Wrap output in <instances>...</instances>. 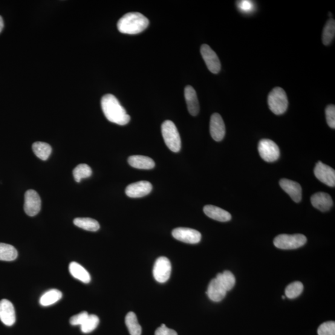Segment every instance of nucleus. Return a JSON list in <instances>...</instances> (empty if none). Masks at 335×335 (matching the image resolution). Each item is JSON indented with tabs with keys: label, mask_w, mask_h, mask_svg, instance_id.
Returning a JSON list of instances; mask_svg holds the SVG:
<instances>
[{
	"label": "nucleus",
	"mask_w": 335,
	"mask_h": 335,
	"mask_svg": "<svg viewBox=\"0 0 335 335\" xmlns=\"http://www.w3.org/2000/svg\"><path fill=\"white\" fill-rule=\"evenodd\" d=\"M102 108L106 119L118 125L124 126L129 123L131 117L121 106L114 95L108 94L102 99Z\"/></svg>",
	"instance_id": "1"
},
{
	"label": "nucleus",
	"mask_w": 335,
	"mask_h": 335,
	"mask_svg": "<svg viewBox=\"0 0 335 335\" xmlns=\"http://www.w3.org/2000/svg\"><path fill=\"white\" fill-rule=\"evenodd\" d=\"M149 25V19L142 14L131 12L123 16L118 21L117 26L121 33L137 34L145 30Z\"/></svg>",
	"instance_id": "2"
},
{
	"label": "nucleus",
	"mask_w": 335,
	"mask_h": 335,
	"mask_svg": "<svg viewBox=\"0 0 335 335\" xmlns=\"http://www.w3.org/2000/svg\"><path fill=\"white\" fill-rule=\"evenodd\" d=\"M161 133L167 148L178 152L181 148V140L177 127L171 121H165L161 126Z\"/></svg>",
	"instance_id": "3"
},
{
	"label": "nucleus",
	"mask_w": 335,
	"mask_h": 335,
	"mask_svg": "<svg viewBox=\"0 0 335 335\" xmlns=\"http://www.w3.org/2000/svg\"><path fill=\"white\" fill-rule=\"evenodd\" d=\"M268 104L274 114H284L287 111L289 105L287 94L284 89L280 87L274 88L268 95Z\"/></svg>",
	"instance_id": "4"
},
{
	"label": "nucleus",
	"mask_w": 335,
	"mask_h": 335,
	"mask_svg": "<svg viewBox=\"0 0 335 335\" xmlns=\"http://www.w3.org/2000/svg\"><path fill=\"white\" fill-rule=\"evenodd\" d=\"M307 242V238L302 234H282L274 240L275 247L282 250H293L301 247Z\"/></svg>",
	"instance_id": "5"
},
{
	"label": "nucleus",
	"mask_w": 335,
	"mask_h": 335,
	"mask_svg": "<svg viewBox=\"0 0 335 335\" xmlns=\"http://www.w3.org/2000/svg\"><path fill=\"white\" fill-rule=\"evenodd\" d=\"M259 155L267 162H274L278 160L280 156L279 147L273 140L262 139L258 147Z\"/></svg>",
	"instance_id": "6"
},
{
	"label": "nucleus",
	"mask_w": 335,
	"mask_h": 335,
	"mask_svg": "<svg viewBox=\"0 0 335 335\" xmlns=\"http://www.w3.org/2000/svg\"><path fill=\"white\" fill-rule=\"evenodd\" d=\"M172 273V265L166 257L161 256L156 260L153 270L154 278L158 282L164 283L170 279Z\"/></svg>",
	"instance_id": "7"
},
{
	"label": "nucleus",
	"mask_w": 335,
	"mask_h": 335,
	"mask_svg": "<svg viewBox=\"0 0 335 335\" xmlns=\"http://www.w3.org/2000/svg\"><path fill=\"white\" fill-rule=\"evenodd\" d=\"M41 209V199L36 190H28L25 193L24 209L26 213L31 217L35 216Z\"/></svg>",
	"instance_id": "8"
},
{
	"label": "nucleus",
	"mask_w": 335,
	"mask_h": 335,
	"mask_svg": "<svg viewBox=\"0 0 335 335\" xmlns=\"http://www.w3.org/2000/svg\"><path fill=\"white\" fill-rule=\"evenodd\" d=\"M314 174L318 180L326 185L334 187L335 171L331 167L319 161L315 167Z\"/></svg>",
	"instance_id": "9"
},
{
	"label": "nucleus",
	"mask_w": 335,
	"mask_h": 335,
	"mask_svg": "<svg viewBox=\"0 0 335 335\" xmlns=\"http://www.w3.org/2000/svg\"><path fill=\"white\" fill-rule=\"evenodd\" d=\"M172 235L178 241L189 244H198L202 236L198 230L184 227H179L173 230Z\"/></svg>",
	"instance_id": "10"
},
{
	"label": "nucleus",
	"mask_w": 335,
	"mask_h": 335,
	"mask_svg": "<svg viewBox=\"0 0 335 335\" xmlns=\"http://www.w3.org/2000/svg\"><path fill=\"white\" fill-rule=\"evenodd\" d=\"M201 54L210 72L217 74L221 71V64L218 55L209 45L203 44L201 47Z\"/></svg>",
	"instance_id": "11"
},
{
	"label": "nucleus",
	"mask_w": 335,
	"mask_h": 335,
	"mask_svg": "<svg viewBox=\"0 0 335 335\" xmlns=\"http://www.w3.org/2000/svg\"><path fill=\"white\" fill-rule=\"evenodd\" d=\"M152 190V184L149 181H140L129 184L126 189V194L129 198H139L150 194Z\"/></svg>",
	"instance_id": "12"
},
{
	"label": "nucleus",
	"mask_w": 335,
	"mask_h": 335,
	"mask_svg": "<svg viewBox=\"0 0 335 335\" xmlns=\"http://www.w3.org/2000/svg\"><path fill=\"white\" fill-rule=\"evenodd\" d=\"M0 320L8 326L13 325L16 322L15 310L10 300H0Z\"/></svg>",
	"instance_id": "13"
},
{
	"label": "nucleus",
	"mask_w": 335,
	"mask_h": 335,
	"mask_svg": "<svg viewBox=\"0 0 335 335\" xmlns=\"http://www.w3.org/2000/svg\"><path fill=\"white\" fill-rule=\"evenodd\" d=\"M210 133L213 140L220 141L225 135V126L221 115L218 113L212 115L210 121Z\"/></svg>",
	"instance_id": "14"
},
{
	"label": "nucleus",
	"mask_w": 335,
	"mask_h": 335,
	"mask_svg": "<svg viewBox=\"0 0 335 335\" xmlns=\"http://www.w3.org/2000/svg\"><path fill=\"white\" fill-rule=\"evenodd\" d=\"M279 185L295 203L301 201L302 187L298 183L288 179H282L279 181Z\"/></svg>",
	"instance_id": "15"
},
{
	"label": "nucleus",
	"mask_w": 335,
	"mask_h": 335,
	"mask_svg": "<svg viewBox=\"0 0 335 335\" xmlns=\"http://www.w3.org/2000/svg\"><path fill=\"white\" fill-rule=\"evenodd\" d=\"M311 203L315 208L320 211L326 212L333 206V200L327 193L319 192L312 196Z\"/></svg>",
	"instance_id": "16"
},
{
	"label": "nucleus",
	"mask_w": 335,
	"mask_h": 335,
	"mask_svg": "<svg viewBox=\"0 0 335 335\" xmlns=\"http://www.w3.org/2000/svg\"><path fill=\"white\" fill-rule=\"evenodd\" d=\"M184 97L190 114L196 116L199 112V104L197 94L194 88L189 85L186 86L184 89Z\"/></svg>",
	"instance_id": "17"
},
{
	"label": "nucleus",
	"mask_w": 335,
	"mask_h": 335,
	"mask_svg": "<svg viewBox=\"0 0 335 335\" xmlns=\"http://www.w3.org/2000/svg\"><path fill=\"white\" fill-rule=\"evenodd\" d=\"M227 291L222 286L216 278L213 279L208 285L207 295L213 302H219L224 299Z\"/></svg>",
	"instance_id": "18"
},
{
	"label": "nucleus",
	"mask_w": 335,
	"mask_h": 335,
	"mask_svg": "<svg viewBox=\"0 0 335 335\" xmlns=\"http://www.w3.org/2000/svg\"><path fill=\"white\" fill-rule=\"evenodd\" d=\"M203 210L205 214L217 221L225 222L229 221L232 219V216L229 212L212 205L204 206Z\"/></svg>",
	"instance_id": "19"
},
{
	"label": "nucleus",
	"mask_w": 335,
	"mask_h": 335,
	"mask_svg": "<svg viewBox=\"0 0 335 335\" xmlns=\"http://www.w3.org/2000/svg\"><path fill=\"white\" fill-rule=\"evenodd\" d=\"M128 163L137 169L151 170L155 166L154 161L149 157L143 155H133L128 158Z\"/></svg>",
	"instance_id": "20"
},
{
	"label": "nucleus",
	"mask_w": 335,
	"mask_h": 335,
	"mask_svg": "<svg viewBox=\"0 0 335 335\" xmlns=\"http://www.w3.org/2000/svg\"><path fill=\"white\" fill-rule=\"evenodd\" d=\"M69 271L72 276L80 281L89 283L91 281V276L88 271L78 262H71L69 265Z\"/></svg>",
	"instance_id": "21"
},
{
	"label": "nucleus",
	"mask_w": 335,
	"mask_h": 335,
	"mask_svg": "<svg viewBox=\"0 0 335 335\" xmlns=\"http://www.w3.org/2000/svg\"><path fill=\"white\" fill-rule=\"evenodd\" d=\"M62 297L61 291L54 289V290H49L43 294L40 299V304L44 307H47V306L56 304L62 299Z\"/></svg>",
	"instance_id": "22"
},
{
	"label": "nucleus",
	"mask_w": 335,
	"mask_h": 335,
	"mask_svg": "<svg viewBox=\"0 0 335 335\" xmlns=\"http://www.w3.org/2000/svg\"><path fill=\"white\" fill-rule=\"evenodd\" d=\"M18 251L12 245L0 243V260L12 261L18 257Z\"/></svg>",
	"instance_id": "23"
},
{
	"label": "nucleus",
	"mask_w": 335,
	"mask_h": 335,
	"mask_svg": "<svg viewBox=\"0 0 335 335\" xmlns=\"http://www.w3.org/2000/svg\"><path fill=\"white\" fill-rule=\"evenodd\" d=\"M33 150L37 157L42 160H47L52 153V147L49 144L42 141H36L33 145Z\"/></svg>",
	"instance_id": "24"
},
{
	"label": "nucleus",
	"mask_w": 335,
	"mask_h": 335,
	"mask_svg": "<svg viewBox=\"0 0 335 335\" xmlns=\"http://www.w3.org/2000/svg\"><path fill=\"white\" fill-rule=\"evenodd\" d=\"M74 223L77 227L90 232H97L100 227L98 222L91 218H76Z\"/></svg>",
	"instance_id": "25"
},
{
	"label": "nucleus",
	"mask_w": 335,
	"mask_h": 335,
	"mask_svg": "<svg viewBox=\"0 0 335 335\" xmlns=\"http://www.w3.org/2000/svg\"><path fill=\"white\" fill-rule=\"evenodd\" d=\"M216 279L227 291L232 290L235 284V276L229 271H225L222 273H219Z\"/></svg>",
	"instance_id": "26"
},
{
	"label": "nucleus",
	"mask_w": 335,
	"mask_h": 335,
	"mask_svg": "<svg viewBox=\"0 0 335 335\" xmlns=\"http://www.w3.org/2000/svg\"><path fill=\"white\" fill-rule=\"evenodd\" d=\"M125 322L131 335H141V327L138 323L136 315L130 312L127 314Z\"/></svg>",
	"instance_id": "27"
},
{
	"label": "nucleus",
	"mask_w": 335,
	"mask_h": 335,
	"mask_svg": "<svg viewBox=\"0 0 335 335\" xmlns=\"http://www.w3.org/2000/svg\"><path fill=\"white\" fill-rule=\"evenodd\" d=\"M335 36V21L333 19H330L326 22L322 34V41L323 44L328 45L333 41Z\"/></svg>",
	"instance_id": "28"
},
{
	"label": "nucleus",
	"mask_w": 335,
	"mask_h": 335,
	"mask_svg": "<svg viewBox=\"0 0 335 335\" xmlns=\"http://www.w3.org/2000/svg\"><path fill=\"white\" fill-rule=\"evenodd\" d=\"M92 175V170L88 164H80L78 165L73 171L75 180L80 183L83 179L90 177Z\"/></svg>",
	"instance_id": "29"
},
{
	"label": "nucleus",
	"mask_w": 335,
	"mask_h": 335,
	"mask_svg": "<svg viewBox=\"0 0 335 335\" xmlns=\"http://www.w3.org/2000/svg\"><path fill=\"white\" fill-rule=\"evenodd\" d=\"M304 290V285L299 281L292 282L285 289V296L290 299H293L299 297Z\"/></svg>",
	"instance_id": "30"
},
{
	"label": "nucleus",
	"mask_w": 335,
	"mask_h": 335,
	"mask_svg": "<svg viewBox=\"0 0 335 335\" xmlns=\"http://www.w3.org/2000/svg\"><path fill=\"white\" fill-rule=\"evenodd\" d=\"M100 319L95 315H89L86 321L81 325V330L84 333H89L94 331L99 325Z\"/></svg>",
	"instance_id": "31"
},
{
	"label": "nucleus",
	"mask_w": 335,
	"mask_h": 335,
	"mask_svg": "<svg viewBox=\"0 0 335 335\" xmlns=\"http://www.w3.org/2000/svg\"><path fill=\"white\" fill-rule=\"evenodd\" d=\"M319 335H335L334 322H326L322 323L318 329Z\"/></svg>",
	"instance_id": "32"
},
{
	"label": "nucleus",
	"mask_w": 335,
	"mask_h": 335,
	"mask_svg": "<svg viewBox=\"0 0 335 335\" xmlns=\"http://www.w3.org/2000/svg\"><path fill=\"white\" fill-rule=\"evenodd\" d=\"M326 119L328 125L331 129H335V106L328 105L325 109Z\"/></svg>",
	"instance_id": "33"
},
{
	"label": "nucleus",
	"mask_w": 335,
	"mask_h": 335,
	"mask_svg": "<svg viewBox=\"0 0 335 335\" xmlns=\"http://www.w3.org/2000/svg\"><path fill=\"white\" fill-rule=\"evenodd\" d=\"M89 314L86 312H82L79 314L75 315L71 317L70 320V323L71 325H82L84 322L87 319Z\"/></svg>",
	"instance_id": "34"
},
{
	"label": "nucleus",
	"mask_w": 335,
	"mask_h": 335,
	"mask_svg": "<svg viewBox=\"0 0 335 335\" xmlns=\"http://www.w3.org/2000/svg\"><path fill=\"white\" fill-rule=\"evenodd\" d=\"M155 335H178V333L175 330L167 328L165 325L162 324L155 331Z\"/></svg>",
	"instance_id": "35"
},
{
	"label": "nucleus",
	"mask_w": 335,
	"mask_h": 335,
	"mask_svg": "<svg viewBox=\"0 0 335 335\" xmlns=\"http://www.w3.org/2000/svg\"><path fill=\"white\" fill-rule=\"evenodd\" d=\"M238 8L243 12L248 13L252 11L253 9V4L250 1H241L239 2L238 4Z\"/></svg>",
	"instance_id": "36"
},
{
	"label": "nucleus",
	"mask_w": 335,
	"mask_h": 335,
	"mask_svg": "<svg viewBox=\"0 0 335 335\" xmlns=\"http://www.w3.org/2000/svg\"><path fill=\"white\" fill-rule=\"evenodd\" d=\"M4 28V19H3L2 17L0 16V33L3 30V29Z\"/></svg>",
	"instance_id": "37"
},
{
	"label": "nucleus",
	"mask_w": 335,
	"mask_h": 335,
	"mask_svg": "<svg viewBox=\"0 0 335 335\" xmlns=\"http://www.w3.org/2000/svg\"><path fill=\"white\" fill-rule=\"evenodd\" d=\"M282 298L283 299H285V297H284V296H282Z\"/></svg>",
	"instance_id": "38"
}]
</instances>
